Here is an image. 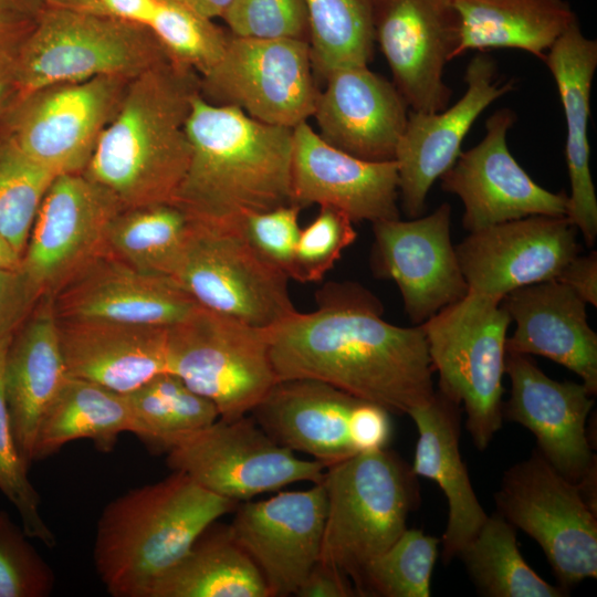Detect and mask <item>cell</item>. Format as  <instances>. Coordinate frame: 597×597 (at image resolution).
Returning <instances> with one entry per match:
<instances>
[{
  "instance_id": "obj_1",
  "label": "cell",
  "mask_w": 597,
  "mask_h": 597,
  "mask_svg": "<svg viewBox=\"0 0 597 597\" xmlns=\"http://www.w3.org/2000/svg\"><path fill=\"white\" fill-rule=\"evenodd\" d=\"M380 301L357 283L331 284L311 313L269 328L277 381L329 384L391 413L408 415L434 394L420 325L386 322Z\"/></svg>"
},
{
  "instance_id": "obj_2",
  "label": "cell",
  "mask_w": 597,
  "mask_h": 597,
  "mask_svg": "<svg viewBox=\"0 0 597 597\" xmlns=\"http://www.w3.org/2000/svg\"><path fill=\"white\" fill-rule=\"evenodd\" d=\"M190 160L174 203L196 221L240 223L291 205L293 128L251 118L198 93L186 123Z\"/></svg>"
},
{
  "instance_id": "obj_3",
  "label": "cell",
  "mask_w": 597,
  "mask_h": 597,
  "mask_svg": "<svg viewBox=\"0 0 597 597\" xmlns=\"http://www.w3.org/2000/svg\"><path fill=\"white\" fill-rule=\"evenodd\" d=\"M200 76L169 57L129 81L84 175L122 209L174 203L190 160L186 123Z\"/></svg>"
},
{
  "instance_id": "obj_4",
  "label": "cell",
  "mask_w": 597,
  "mask_h": 597,
  "mask_svg": "<svg viewBox=\"0 0 597 597\" xmlns=\"http://www.w3.org/2000/svg\"><path fill=\"white\" fill-rule=\"evenodd\" d=\"M235 506L187 474L135 488L111 501L96 527L93 559L114 597H146L213 522Z\"/></svg>"
},
{
  "instance_id": "obj_5",
  "label": "cell",
  "mask_w": 597,
  "mask_h": 597,
  "mask_svg": "<svg viewBox=\"0 0 597 597\" xmlns=\"http://www.w3.org/2000/svg\"><path fill=\"white\" fill-rule=\"evenodd\" d=\"M417 478L411 465L386 448L326 467L320 561L342 570L357 595L367 566L407 530L419 504Z\"/></svg>"
},
{
  "instance_id": "obj_6",
  "label": "cell",
  "mask_w": 597,
  "mask_h": 597,
  "mask_svg": "<svg viewBox=\"0 0 597 597\" xmlns=\"http://www.w3.org/2000/svg\"><path fill=\"white\" fill-rule=\"evenodd\" d=\"M167 59L148 27L88 11L46 7L15 53L18 102L59 83L98 76L133 80Z\"/></svg>"
},
{
  "instance_id": "obj_7",
  "label": "cell",
  "mask_w": 597,
  "mask_h": 597,
  "mask_svg": "<svg viewBox=\"0 0 597 597\" xmlns=\"http://www.w3.org/2000/svg\"><path fill=\"white\" fill-rule=\"evenodd\" d=\"M511 317L501 300L468 293L422 323L438 390L465 412L473 444L485 450L503 422L505 339Z\"/></svg>"
},
{
  "instance_id": "obj_8",
  "label": "cell",
  "mask_w": 597,
  "mask_h": 597,
  "mask_svg": "<svg viewBox=\"0 0 597 597\" xmlns=\"http://www.w3.org/2000/svg\"><path fill=\"white\" fill-rule=\"evenodd\" d=\"M171 279L201 307L254 327H274L297 312L290 277L253 248L240 223L190 219Z\"/></svg>"
},
{
  "instance_id": "obj_9",
  "label": "cell",
  "mask_w": 597,
  "mask_h": 597,
  "mask_svg": "<svg viewBox=\"0 0 597 597\" xmlns=\"http://www.w3.org/2000/svg\"><path fill=\"white\" fill-rule=\"evenodd\" d=\"M167 371L210 400L226 421L251 412L277 381L269 328L201 306L168 327Z\"/></svg>"
},
{
  "instance_id": "obj_10",
  "label": "cell",
  "mask_w": 597,
  "mask_h": 597,
  "mask_svg": "<svg viewBox=\"0 0 597 597\" xmlns=\"http://www.w3.org/2000/svg\"><path fill=\"white\" fill-rule=\"evenodd\" d=\"M496 513L536 541L566 593L597 576V512L578 484L534 449L509 468L494 494Z\"/></svg>"
},
{
  "instance_id": "obj_11",
  "label": "cell",
  "mask_w": 597,
  "mask_h": 597,
  "mask_svg": "<svg viewBox=\"0 0 597 597\" xmlns=\"http://www.w3.org/2000/svg\"><path fill=\"white\" fill-rule=\"evenodd\" d=\"M307 41L230 33L221 60L200 76V95L259 122L294 128L313 115L320 91Z\"/></svg>"
},
{
  "instance_id": "obj_12",
  "label": "cell",
  "mask_w": 597,
  "mask_h": 597,
  "mask_svg": "<svg viewBox=\"0 0 597 597\" xmlns=\"http://www.w3.org/2000/svg\"><path fill=\"white\" fill-rule=\"evenodd\" d=\"M129 81L98 76L42 87L17 102L2 132L54 176L84 172Z\"/></svg>"
},
{
  "instance_id": "obj_13",
  "label": "cell",
  "mask_w": 597,
  "mask_h": 597,
  "mask_svg": "<svg viewBox=\"0 0 597 597\" xmlns=\"http://www.w3.org/2000/svg\"><path fill=\"white\" fill-rule=\"evenodd\" d=\"M166 453L172 471L235 503L295 482L320 483L326 469L321 461L297 458L245 416L218 419Z\"/></svg>"
},
{
  "instance_id": "obj_14",
  "label": "cell",
  "mask_w": 597,
  "mask_h": 597,
  "mask_svg": "<svg viewBox=\"0 0 597 597\" xmlns=\"http://www.w3.org/2000/svg\"><path fill=\"white\" fill-rule=\"evenodd\" d=\"M375 43L411 111L439 112L452 92L443 81L457 57L460 20L453 0H369Z\"/></svg>"
},
{
  "instance_id": "obj_15",
  "label": "cell",
  "mask_w": 597,
  "mask_h": 597,
  "mask_svg": "<svg viewBox=\"0 0 597 597\" xmlns=\"http://www.w3.org/2000/svg\"><path fill=\"white\" fill-rule=\"evenodd\" d=\"M123 210L83 172L56 176L35 216L21 270L41 295H53L87 262L106 251V233Z\"/></svg>"
},
{
  "instance_id": "obj_16",
  "label": "cell",
  "mask_w": 597,
  "mask_h": 597,
  "mask_svg": "<svg viewBox=\"0 0 597 597\" xmlns=\"http://www.w3.org/2000/svg\"><path fill=\"white\" fill-rule=\"evenodd\" d=\"M566 216L535 214L473 232L455 245L470 293L501 300L510 292L556 280L580 252Z\"/></svg>"
},
{
  "instance_id": "obj_17",
  "label": "cell",
  "mask_w": 597,
  "mask_h": 597,
  "mask_svg": "<svg viewBox=\"0 0 597 597\" xmlns=\"http://www.w3.org/2000/svg\"><path fill=\"white\" fill-rule=\"evenodd\" d=\"M451 212L442 203L425 217L373 223V269L397 284L413 325L469 293L451 241Z\"/></svg>"
},
{
  "instance_id": "obj_18",
  "label": "cell",
  "mask_w": 597,
  "mask_h": 597,
  "mask_svg": "<svg viewBox=\"0 0 597 597\" xmlns=\"http://www.w3.org/2000/svg\"><path fill=\"white\" fill-rule=\"evenodd\" d=\"M515 119L510 108L494 112L483 139L439 178L444 191L461 199L469 232L528 216L567 214L568 196L541 187L510 153L506 136Z\"/></svg>"
},
{
  "instance_id": "obj_19",
  "label": "cell",
  "mask_w": 597,
  "mask_h": 597,
  "mask_svg": "<svg viewBox=\"0 0 597 597\" xmlns=\"http://www.w3.org/2000/svg\"><path fill=\"white\" fill-rule=\"evenodd\" d=\"M326 516L322 482L245 502L228 531L260 570L270 597L295 595L320 559Z\"/></svg>"
},
{
  "instance_id": "obj_20",
  "label": "cell",
  "mask_w": 597,
  "mask_h": 597,
  "mask_svg": "<svg viewBox=\"0 0 597 597\" xmlns=\"http://www.w3.org/2000/svg\"><path fill=\"white\" fill-rule=\"evenodd\" d=\"M504 374L511 389L503 418L527 428L537 451L563 476L579 484L596 471L586 429L594 396L582 383L548 377L528 355L506 353Z\"/></svg>"
},
{
  "instance_id": "obj_21",
  "label": "cell",
  "mask_w": 597,
  "mask_h": 597,
  "mask_svg": "<svg viewBox=\"0 0 597 597\" xmlns=\"http://www.w3.org/2000/svg\"><path fill=\"white\" fill-rule=\"evenodd\" d=\"M496 72L493 57L479 51L467 66V90L455 104L439 112L409 111L395 155L401 205L409 218L426 211L431 186L455 163L478 116L514 88L513 81L500 83Z\"/></svg>"
},
{
  "instance_id": "obj_22",
  "label": "cell",
  "mask_w": 597,
  "mask_h": 597,
  "mask_svg": "<svg viewBox=\"0 0 597 597\" xmlns=\"http://www.w3.org/2000/svg\"><path fill=\"white\" fill-rule=\"evenodd\" d=\"M395 160L369 161L327 144L307 122L293 128L291 205L331 207L353 222L399 219Z\"/></svg>"
},
{
  "instance_id": "obj_23",
  "label": "cell",
  "mask_w": 597,
  "mask_h": 597,
  "mask_svg": "<svg viewBox=\"0 0 597 597\" xmlns=\"http://www.w3.org/2000/svg\"><path fill=\"white\" fill-rule=\"evenodd\" d=\"M52 296L57 320H100L169 327L200 305L175 280L147 274L107 250Z\"/></svg>"
},
{
  "instance_id": "obj_24",
  "label": "cell",
  "mask_w": 597,
  "mask_h": 597,
  "mask_svg": "<svg viewBox=\"0 0 597 597\" xmlns=\"http://www.w3.org/2000/svg\"><path fill=\"white\" fill-rule=\"evenodd\" d=\"M324 80L312 115L318 135L354 157L395 160L409 111L394 83L368 65L341 67Z\"/></svg>"
},
{
  "instance_id": "obj_25",
  "label": "cell",
  "mask_w": 597,
  "mask_h": 597,
  "mask_svg": "<svg viewBox=\"0 0 597 597\" xmlns=\"http://www.w3.org/2000/svg\"><path fill=\"white\" fill-rule=\"evenodd\" d=\"M502 305L515 323L506 353L538 355L575 373L597 392V334L587 322L586 303L557 280L516 289Z\"/></svg>"
},
{
  "instance_id": "obj_26",
  "label": "cell",
  "mask_w": 597,
  "mask_h": 597,
  "mask_svg": "<svg viewBox=\"0 0 597 597\" xmlns=\"http://www.w3.org/2000/svg\"><path fill=\"white\" fill-rule=\"evenodd\" d=\"M69 378L52 296L42 295L12 334L3 373L11 427L29 468L41 423Z\"/></svg>"
},
{
  "instance_id": "obj_27",
  "label": "cell",
  "mask_w": 597,
  "mask_h": 597,
  "mask_svg": "<svg viewBox=\"0 0 597 597\" xmlns=\"http://www.w3.org/2000/svg\"><path fill=\"white\" fill-rule=\"evenodd\" d=\"M70 377L119 394L167 371L168 327L100 320H57Z\"/></svg>"
},
{
  "instance_id": "obj_28",
  "label": "cell",
  "mask_w": 597,
  "mask_h": 597,
  "mask_svg": "<svg viewBox=\"0 0 597 597\" xmlns=\"http://www.w3.org/2000/svg\"><path fill=\"white\" fill-rule=\"evenodd\" d=\"M358 400L329 384L295 378L276 381L251 413L276 443L329 467L356 454L348 422Z\"/></svg>"
},
{
  "instance_id": "obj_29",
  "label": "cell",
  "mask_w": 597,
  "mask_h": 597,
  "mask_svg": "<svg viewBox=\"0 0 597 597\" xmlns=\"http://www.w3.org/2000/svg\"><path fill=\"white\" fill-rule=\"evenodd\" d=\"M543 61L555 80L566 122L565 157L570 181L566 217L591 248L597 239V198L589 167L587 128L597 41L585 36L575 20Z\"/></svg>"
},
{
  "instance_id": "obj_30",
  "label": "cell",
  "mask_w": 597,
  "mask_h": 597,
  "mask_svg": "<svg viewBox=\"0 0 597 597\" xmlns=\"http://www.w3.org/2000/svg\"><path fill=\"white\" fill-rule=\"evenodd\" d=\"M462 408L438 389L409 417L418 430L411 469L434 481L448 501V523L442 536V558L458 557L485 522L484 512L460 452Z\"/></svg>"
},
{
  "instance_id": "obj_31",
  "label": "cell",
  "mask_w": 597,
  "mask_h": 597,
  "mask_svg": "<svg viewBox=\"0 0 597 597\" xmlns=\"http://www.w3.org/2000/svg\"><path fill=\"white\" fill-rule=\"evenodd\" d=\"M460 20L457 56L469 50L517 49L544 60L577 20L565 0H453Z\"/></svg>"
},
{
  "instance_id": "obj_32",
  "label": "cell",
  "mask_w": 597,
  "mask_h": 597,
  "mask_svg": "<svg viewBox=\"0 0 597 597\" xmlns=\"http://www.w3.org/2000/svg\"><path fill=\"white\" fill-rule=\"evenodd\" d=\"M207 530L146 597H270L260 570L228 527Z\"/></svg>"
},
{
  "instance_id": "obj_33",
  "label": "cell",
  "mask_w": 597,
  "mask_h": 597,
  "mask_svg": "<svg viewBox=\"0 0 597 597\" xmlns=\"http://www.w3.org/2000/svg\"><path fill=\"white\" fill-rule=\"evenodd\" d=\"M122 432L137 433L126 396L70 377L41 423L34 462L78 439H91L101 450H111Z\"/></svg>"
},
{
  "instance_id": "obj_34",
  "label": "cell",
  "mask_w": 597,
  "mask_h": 597,
  "mask_svg": "<svg viewBox=\"0 0 597 597\" xmlns=\"http://www.w3.org/2000/svg\"><path fill=\"white\" fill-rule=\"evenodd\" d=\"M516 528L500 514L488 515L460 552L478 594L485 597H563L568 593L544 580L523 558Z\"/></svg>"
},
{
  "instance_id": "obj_35",
  "label": "cell",
  "mask_w": 597,
  "mask_h": 597,
  "mask_svg": "<svg viewBox=\"0 0 597 597\" xmlns=\"http://www.w3.org/2000/svg\"><path fill=\"white\" fill-rule=\"evenodd\" d=\"M190 219L175 203L121 210L109 223L106 250L140 272L171 277Z\"/></svg>"
},
{
  "instance_id": "obj_36",
  "label": "cell",
  "mask_w": 597,
  "mask_h": 597,
  "mask_svg": "<svg viewBox=\"0 0 597 597\" xmlns=\"http://www.w3.org/2000/svg\"><path fill=\"white\" fill-rule=\"evenodd\" d=\"M124 395L137 423L136 436L157 451L167 452L181 439L219 419L210 400L168 371Z\"/></svg>"
},
{
  "instance_id": "obj_37",
  "label": "cell",
  "mask_w": 597,
  "mask_h": 597,
  "mask_svg": "<svg viewBox=\"0 0 597 597\" xmlns=\"http://www.w3.org/2000/svg\"><path fill=\"white\" fill-rule=\"evenodd\" d=\"M313 70L325 78L332 71L368 65L375 35L369 0H304Z\"/></svg>"
},
{
  "instance_id": "obj_38",
  "label": "cell",
  "mask_w": 597,
  "mask_h": 597,
  "mask_svg": "<svg viewBox=\"0 0 597 597\" xmlns=\"http://www.w3.org/2000/svg\"><path fill=\"white\" fill-rule=\"evenodd\" d=\"M56 176L0 133V232L23 255L41 201Z\"/></svg>"
},
{
  "instance_id": "obj_39",
  "label": "cell",
  "mask_w": 597,
  "mask_h": 597,
  "mask_svg": "<svg viewBox=\"0 0 597 597\" xmlns=\"http://www.w3.org/2000/svg\"><path fill=\"white\" fill-rule=\"evenodd\" d=\"M148 28L172 62L199 76L221 60L230 39L212 19L178 1L159 0Z\"/></svg>"
},
{
  "instance_id": "obj_40",
  "label": "cell",
  "mask_w": 597,
  "mask_h": 597,
  "mask_svg": "<svg viewBox=\"0 0 597 597\" xmlns=\"http://www.w3.org/2000/svg\"><path fill=\"white\" fill-rule=\"evenodd\" d=\"M440 540L406 530L365 569L359 596L429 597Z\"/></svg>"
},
{
  "instance_id": "obj_41",
  "label": "cell",
  "mask_w": 597,
  "mask_h": 597,
  "mask_svg": "<svg viewBox=\"0 0 597 597\" xmlns=\"http://www.w3.org/2000/svg\"><path fill=\"white\" fill-rule=\"evenodd\" d=\"M11 336L0 338V491L18 511L27 535L54 547L56 538L41 514L40 495L29 480V467L19 451L11 427L3 380Z\"/></svg>"
},
{
  "instance_id": "obj_42",
  "label": "cell",
  "mask_w": 597,
  "mask_h": 597,
  "mask_svg": "<svg viewBox=\"0 0 597 597\" xmlns=\"http://www.w3.org/2000/svg\"><path fill=\"white\" fill-rule=\"evenodd\" d=\"M353 223L345 213L320 207L315 219L300 231L290 279L320 282L343 251L355 242L357 232Z\"/></svg>"
},
{
  "instance_id": "obj_43",
  "label": "cell",
  "mask_w": 597,
  "mask_h": 597,
  "mask_svg": "<svg viewBox=\"0 0 597 597\" xmlns=\"http://www.w3.org/2000/svg\"><path fill=\"white\" fill-rule=\"evenodd\" d=\"M22 526L0 510V597H46L54 587L50 565Z\"/></svg>"
},
{
  "instance_id": "obj_44",
  "label": "cell",
  "mask_w": 597,
  "mask_h": 597,
  "mask_svg": "<svg viewBox=\"0 0 597 597\" xmlns=\"http://www.w3.org/2000/svg\"><path fill=\"white\" fill-rule=\"evenodd\" d=\"M222 19L235 36L308 42L304 0H233Z\"/></svg>"
},
{
  "instance_id": "obj_45",
  "label": "cell",
  "mask_w": 597,
  "mask_h": 597,
  "mask_svg": "<svg viewBox=\"0 0 597 597\" xmlns=\"http://www.w3.org/2000/svg\"><path fill=\"white\" fill-rule=\"evenodd\" d=\"M300 211L294 205H285L249 213L240 221V227L253 248L289 277L301 231Z\"/></svg>"
},
{
  "instance_id": "obj_46",
  "label": "cell",
  "mask_w": 597,
  "mask_h": 597,
  "mask_svg": "<svg viewBox=\"0 0 597 597\" xmlns=\"http://www.w3.org/2000/svg\"><path fill=\"white\" fill-rule=\"evenodd\" d=\"M41 296L21 269L0 272V338L14 333Z\"/></svg>"
},
{
  "instance_id": "obj_47",
  "label": "cell",
  "mask_w": 597,
  "mask_h": 597,
  "mask_svg": "<svg viewBox=\"0 0 597 597\" xmlns=\"http://www.w3.org/2000/svg\"><path fill=\"white\" fill-rule=\"evenodd\" d=\"M389 411L359 399L352 409L348 433L356 453L385 449L391 436Z\"/></svg>"
},
{
  "instance_id": "obj_48",
  "label": "cell",
  "mask_w": 597,
  "mask_h": 597,
  "mask_svg": "<svg viewBox=\"0 0 597 597\" xmlns=\"http://www.w3.org/2000/svg\"><path fill=\"white\" fill-rule=\"evenodd\" d=\"M295 596L298 597H352L357 596L352 580L337 567L317 561Z\"/></svg>"
},
{
  "instance_id": "obj_49",
  "label": "cell",
  "mask_w": 597,
  "mask_h": 597,
  "mask_svg": "<svg viewBox=\"0 0 597 597\" xmlns=\"http://www.w3.org/2000/svg\"><path fill=\"white\" fill-rule=\"evenodd\" d=\"M572 289L586 304L597 306V253L577 254L556 279Z\"/></svg>"
},
{
  "instance_id": "obj_50",
  "label": "cell",
  "mask_w": 597,
  "mask_h": 597,
  "mask_svg": "<svg viewBox=\"0 0 597 597\" xmlns=\"http://www.w3.org/2000/svg\"><path fill=\"white\" fill-rule=\"evenodd\" d=\"M159 0H94V13L148 27Z\"/></svg>"
},
{
  "instance_id": "obj_51",
  "label": "cell",
  "mask_w": 597,
  "mask_h": 597,
  "mask_svg": "<svg viewBox=\"0 0 597 597\" xmlns=\"http://www.w3.org/2000/svg\"><path fill=\"white\" fill-rule=\"evenodd\" d=\"M35 20L0 7V55L18 49L34 27Z\"/></svg>"
},
{
  "instance_id": "obj_52",
  "label": "cell",
  "mask_w": 597,
  "mask_h": 597,
  "mask_svg": "<svg viewBox=\"0 0 597 597\" xmlns=\"http://www.w3.org/2000/svg\"><path fill=\"white\" fill-rule=\"evenodd\" d=\"M17 50L0 55V133L18 102L14 57Z\"/></svg>"
},
{
  "instance_id": "obj_53",
  "label": "cell",
  "mask_w": 597,
  "mask_h": 597,
  "mask_svg": "<svg viewBox=\"0 0 597 597\" xmlns=\"http://www.w3.org/2000/svg\"><path fill=\"white\" fill-rule=\"evenodd\" d=\"M22 255L0 232V272L21 269Z\"/></svg>"
},
{
  "instance_id": "obj_54",
  "label": "cell",
  "mask_w": 597,
  "mask_h": 597,
  "mask_svg": "<svg viewBox=\"0 0 597 597\" xmlns=\"http://www.w3.org/2000/svg\"><path fill=\"white\" fill-rule=\"evenodd\" d=\"M233 0H190L192 8L206 18H222Z\"/></svg>"
},
{
  "instance_id": "obj_55",
  "label": "cell",
  "mask_w": 597,
  "mask_h": 597,
  "mask_svg": "<svg viewBox=\"0 0 597 597\" xmlns=\"http://www.w3.org/2000/svg\"><path fill=\"white\" fill-rule=\"evenodd\" d=\"M0 7L36 19L46 8L45 0H0Z\"/></svg>"
},
{
  "instance_id": "obj_56",
  "label": "cell",
  "mask_w": 597,
  "mask_h": 597,
  "mask_svg": "<svg viewBox=\"0 0 597 597\" xmlns=\"http://www.w3.org/2000/svg\"><path fill=\"white\" fill-rule=\"evenodd\" d=\"M46 7H59L94 12V0H45Z\"/></svg>"
},
{
  "instance_id": "obj_57",
  "label": "cell",
  "mask_w": 597,
  "mask_h": 597,
  "mask_svg": "<svg viewBox=\"0 0 597 597\" xmlns=\"http://www.w3.org/2000/svg\"><path fill=\"white\" fill-rule=\"evenodd\" d=\"M168 1H178V2H182V3H186V4L190 6V7H192L191 3H190V0H168Z\"/></svg>"
}]
</instances>
